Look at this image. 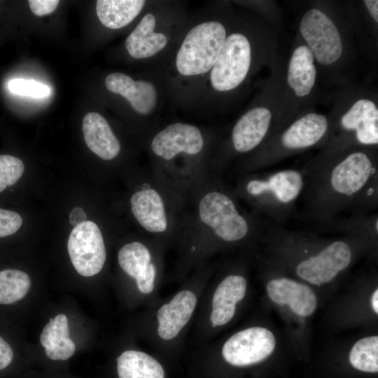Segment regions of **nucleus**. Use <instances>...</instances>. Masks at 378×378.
<instances>
[{"mask_svg": "<svg viewBox=\"0 0 378 378\" xmlns=\"http://www.w3.org/2000/svg\"><path fill=\"white\" fill-rule=\"evenodd\" d=\"M305 176L303 216L323 226L342 213L370 214L378 206V163L373 152L349 149L316 159Z\"/></svg>", "mask_w": 378, "mask_h": 378, "instance_id": "nucleus-1", "label": "nucleus"}, {"mask_svg": "<svg viewBox=\"0 0 378 378\" xmlns=\"http://www.w3.org/2000/svg\"><path fill=\"white\" fill-rule=\"evenodd\" d=\"M24 170L22 161L10 155H0V192L15 184Z\"/></svg>", "mask_w": 378, "mask_h": 378, "instance_id": "nucleus-29", "label": "nucleus"}, {"mask_svg": "<svg viewBox=\"0 0 378 378\" xmlns=\"http://www.w3.org/2000/svg\"><path fill=\"white\" fill-rule=\"evenodd\" d=\"M116 361L118 378H165L161 363L144 352L127 350Z\"/></svg>", "mask_w": 378, "mask_h": 378, "instance_id": "nucleus-23", "label": "nucleus"}, {"mask_svg": "<svg viewBox=\"0 0 378 378\" xmlns=\"http://www.w3.org/2000/svg\"><path fill=\"white\" fill-rule=\"evenodd\" d=\"M157 266L155 262L150 264L147 270L136 279L138 289L144 294L151 293L155 287Z\"/></svg>", "mask_w": 378, "mask_h": 378, "instance_id": "nucleus-33", "label": "nucleus"}, {"mask_svg": "<svg viewBox=\"0 0 378 378\" xmlns=\"http://www.w3.org/2000/svg\"><path fill=\"white\" fill-rule=\"evenodd\" d=\"M321 227L374 241L378 235V214H355L349 217L338 216Z\"/></svg>", "mask_w": 378, "mask_h": 378, "instance_id": "nucleus-24", "label": "nucleus"}, {"mask_svg": "<svg viewBox=\"0 0 378 378\" xmlns=\"http://www.w3.org/2000/svg\"><path fill=\"white\" fill-rule=\"evenodd\" d=\"M31 279L21 270L0 271V304H13L22 299L29 292Z\"/></svg>", "mask_w": 378, "mask_h": 378, "instance_id": "nucleus-26", "label": "nucleus"}, {"mask_svg": "<svg viewBox=\"0 0 378 378\" xmlns=\"http://www.w3.org/2000/svg\"><path fill=\"white\" fill-rule=\"evenodd\" d=\"M82 129L88 147L100 159L111 161L120 155L121 141L104 115L97 112L87 113Z\"/></svg>", "mask_w": 378, "mask_h": 378, "instance_id": "nucleus-17", "label": "nucleus"}, {"mask_svg": "<svg viewBox=\"0 0 378 378\" xmlns=\"http://www.w3.org/2000/svg\"><path fill=\"white\" fill-rule=\"evenodd\" d=\"M272 120V112L265 106H256L245 111L227 139H220L213 159L214 172L223 176L231 161L246 157L263 145L270 134Z\"/></svg>", "mask_w": 378, "mask_h": 378, "instance_id": "nucleus-11", "label": "nucleus"}, {"mask_svg": "<svg viewBox=\"0 0 378 378\" xmlns=\"http://www.w3.org/2000/svg\"><path fill=\"white\" fill-rule=\"evenodd\" d=\"M69 335L68 318L65 314H59L50 318L40 335V342L48 358L66 360L74 355L76 345Z\"/></svg>", "mask_w": 378, "mask_h": 378, "instance_id": "nucleus-21", "label": "nucleus"}, {"mask_svg": "<svg viewBox=\"0 0 378 378\" xmlns=\"http://www.w3.org/2000/svg\"><path fill=\"white\" fill-rule=\"evenodd\" d=\"M223 8L209 6L190 14L171 53L158 69L173 109L196 111L203 83L230 29Z\"/></svg>", "mask_w": 378, "mask_h": 378, "instance_id": "nucleus-2", "label": "nucleus"}, {"mask_svg": "<svg viewBox=\"0 0 378 378\" xmlns=\"http://www.w3.org/2000/svg\"><path fill=\"white\" fill-rule=\"evenodd\" d=\"M130 205L135 221L149 235L160 239L178 237L185 206L149 168L138 176Z\"/></svg>", "mask_w": 378, "mask_h": 378, "instance_id": "nucleus-9", "label": "nucleus"}, {"mask_svg": "<svg viewBox=\"0 0 378 378\" xmlns=\"http://www.w3.org/2000/svg\"><path fill=\"white\" fill-rule=\"evenodd\" d=\"M329 122L326 117L309 113L295 120L277 136L279 148L288 154L307 149L327 137Z\"/></svg>", "mask_w": 378, "mask_h": 378, "instance_id": "nucleus-15", "label": "nucleus"}, {"mask_svg": "<svg viewBox=\"0 0 378 378\" xmlns=\"http://www.w3.org/2000/svg\"><path fill=\"white\" fill-rule=\"evenodd\" d=\"M288 304L296 314L301 316H309L314 312L316 308L317 298L309 286L298 283Z\"/></svg>", "mask_w": 378, "mask_h": 378, "instance_id": "nucleus-28", "label": "nucleus"}, {"mask_svg": "<svg viewBox=\"0 0 378 378\" xmlns=\"http://www.w3.org/2000/svg\"><path fill=\"white\" fill-rule=\"evenodd\" d=\"M220 141L207 126L183 120L164 122L141 141L149 169L183 204L211 175L213 159Z\"/></svg>", "mask_w": 378, "mask_h": 378, "instance_id": "nucleus-3", "label": "nucleus"}, {"mask_svg": "<svg viewBox=\"0 0 378 378\" xmlns=\"http://www.w3.org/2000/svg\"><path fill=\"white\" fill-rule=\"evenodd\" d=\"M351 365L362 372H378V336H370L357 341L349 353Z\"/></svg>", "mask_w": 378, "mask_h": 378, "instance_id": "nucleus-27", "label": "nucleus"}, {"mask_svg": "<svg viewBox=\"0 0 378 378\" xmlns=\"http://www.w3.org/2000/svg\"><path fill=\"white\" fill-rule=\"evenodd\" d=\"M300 31L314 57L323 65H330L340 57L342 43L333 21L323 11L312 8L303 15Z\"/></svg>", "mask_w": 378, "mask_h": 378, "instance_id": "nucleus-13", "label": "nucleus"}, {"mask_svg": "<svg viewBox=\"0 0 378 378\" xmlns=\"http://www.w3.org/2000/svg\"><path fill=\"white\" fill-rule=\"evenodd\" d=\"M371 305L374 312L378 313V290L376 289L371 297Z\"/></svg>", "mask_w": 378, "mask_h": 378, "instance_id": "nucleus-38", "label": "nucleus"}, {"mask_svg": "<svg viewBox=\"0 0 378 378\" xmlns=\"http://www.w3.org/2000/svg\"><path fill=\"white\" fill-rule=\"evenodd\" d=\"M152 251L144 242L135 240L124 244L118 254L120 268L136 279L153 261Z\"/></svg>", "mask_w": 378, "mask_h": 378, "instance_id": "nucleus-25", "label": "nucleus"}, {"mask_svg": "<svg viewBox=\"0 0 378 378\" xmlns=\"http://www.w3.org/2000/svg\"><path fill=\"white\" fill-rule=\"evenodd\" d=\"M316 77L314 57L311 50L304 45L297 47L291 55L288 68L289 86L296 96L305 97L312 91Z\"/></svg>", "mask_w": 378, "mask_h": 378, "instance_id": "nucleus-22", "label": "nucleus"}, {"mask_svg": "<svg viewBox=\"0 0 378 378\" xmlns=\"http://www.w3.org/2000/svg\"><path fill=\"white\" fill-rule=\"evenodd\" d=\"M286 236L300 247L305 256L295 262L294 270L300 279L311 284L320 286L330 283L337 274L340 265L344 260L352 243V238L330 240L320 243L316 239L304 237L303 234L283 227Z\"/></svg>", "mask_w": 378, "mask_h": 378, "instance_id": "nucleus-10", "label": "nucleus"}, {"mask_svg": "<svg viewBox=\"0 0 378 378\" xmlns=\"http://www.w3.org/2000/svg\"><path fill=\"white\" fill-rule=\"evenodd\" d=\"M340 125L345 136H351L358 144L363 146L378 144V109L372 101L368 99L356 101L342 116Z\"/></svg>", "mask_w": 378, "mask_h": 378, "instance_id": "nucleus-16", "label": "nucleus"}, {"mask_svg": "<svg viewBox=\"0 0 378 378\" xmlns=\"http://www.w3.org/2000/svg\"><path fill=\"white\" fill-rule=\"evenodd\" d=\"M267 228L259 214L240 206L223 176L213 174L187 201L178 237L195 254L209 246L248 241Z\"/></svg>", "mask_w": 378, "mask_h": 378, "instance_id": "nucleus-4", "label": "nucleus"}, {"mask_svg": "<svg viewBox=\"0 0 378 378\" xmlns=\"http://www.w3.org/2000/svg\"><path fill=\"white\" fill-rule=\"evenodd\" d=\"M190 13L180 0H150L124 42L130 59L158 69L183 32Z\"/></svg>", "mask_w": 378, "mask_h": 378, "instance_id": "nucleus-5", "label": "nucleus"}, {"mask_svg": "<svg viewBox=\"0 0 378 378\" xmlns=\"http://www.w3.org/2000/svg\"><path fill=\"white\" fill-rule=\"evenodd\" d=\"M67 249L71 263L83 276L99 273L106 260V251L102 232L97 223L86 220L71 230Z\"/></svg>", "mask_w": 378, "mask_h": 378, "instance_id": "nucleus-12", "label": "nucleus"}, {"mask_svg": "<svg viewBox=\"0 0 378 378\" xmlns=\"http://www.w3.org/2000/svg\"><path fill=\"white\" fill-rule=\"evenodd\" d=\"M276 340L273 333L262 327H252L232 335L224 344L222 355L225 360L237 367L258 363L274 350Z\"/></svg>", "mask_w": 378, "mask_h": 378, "instance_id": "nucleus-14", "label": "nucleus"}, {"mask_svg": "<svg viewBox=\"0 0 378 378\" xmlns=\"http://www.w3.org/2000/svg\"><path fill=\"white\" fill-rule=\"evenodd\" d=\"M150 0H98L96 13L101 24L109 30H120L136 22Z\"/></svg>", "mask_w": 378, "mask_h": 378, "instance_id": "nucleus-20", "label": "nucleus"}, {"mask_svg": "<svg viewBox=\"0 0 378 378\" xmlns=\"http://www.w3.org/2000/svg\"><path fill=\"white\" fill-rule=\"evenodd\" d=\"M22 224V219L18 213L0 209V237L14 234Z\"/></svg>", "mask_w": 378, "mask_h": 378, "instance_id": "nucleus-32", "label": "nucleus"}, {"mask_svg": "<svg viewBox=\"0 0 378 378\" xmlns=\"http://www.w3.org/2000/svg\"><path fill=\"white\" fill-rule=\"evenodd\" d=\"M241 29H230L217 59L207 75L196 111L207 114L218 109L225 97L246 82L253 66V46Z\"/></svg>", "mask_w": 378, "mask_h": 378, "instance_id": "nucleus-7", "label": "nucleus"}, {"mask_svg": "<svg viewBox=\"0 0 378 378\" xmlns=\"http://www.w3.org/2000/svg\"><path fill=\"white\" fill-rule=\"evenodd\" d=\"M196 304L197 298L192 292L182 290L160 307L157 313L159 336L165 340L176 337L189 321Z\"/></svg>", "mask_w": 378, "mask_h": 378, "instance_id": "nucleus-18", "label": "nucleus"}, {"mask_svg": "<svg viewBox=\"0 0 378 378\" xmlns=\"http://www.w3.org/2000/svg\"><path fill=\"white\" fill-rule=\"evenodd\" d=\"M246 279L240 274H229L218 285L212 298L210 320L213 327L228 323L234 316L236 304L245 296Z\"/></svg>", "mask_w": 378, "mask_h": 378, "instance_id": "nucleus-19", "label": "nucleus"}, {"mask_svg": "<svg viewBox=\"0 0 378 378\" xmlns=\"http://www.w3.org/2000/svg\"><path fill=\"white\" fill-rule=\"evenodd\" d=\"M298 283L287 277L272 279L267 285V295L272 301L277 304H288Z\"/></svg>", "mask_w": 378, "mask_h": 378, "instance_id": "nucleus-30", "label": "nucleus"}, {"mask_svg": "<svg viewBox=\"0 0 378 378\" xmlns=\"http://www.w3.org/2000/svg\"><path fill=\"white\" fill-rule=\"evenodd\" d=\"M31 10L37 16H43L52 13L57 7L58 0H29Z\"/></svg>", "mask_w": 378, "mask_h": 378, "instance_id": "nucleus-34", "label": "nucleus"}, {"mask_svg": "<svg viewBox=\"0 0 378 378\" xmlns=\"http://www.w3.org/2000/svg\"><path fill=\"white\" fill-rule=\"evenodd\" d=\"M13 358L11 346L0 336V370L8 367Z\"/></svg>", "mask_w": 378, "mask_h": 378, "instance_id": "nucleus-35", "label": "nucleus"}, {"mask_svg": "<svg viewBox=\"0 0 378 378\" xmlns=\"http://www.w3.org/2000/svg\"><path fill=\"white\" fill-rule=\"evenodd\" d=\"M304 186L302 169H285L239 176L230 188L238 200L245 202L253 211L281 226L294 212Z\"/></svg>", "mask_w": 378, "mask_h": 378, "instance_id": "nucleus-6", "label": "nucleus"}, {"mask_svg": "<svg viewBox=\"0 0 378 378\" xmlns=\"http://www.w3.org/2000/svg\"><path fill=\"white\" fill-rule=\"evenodd\" d=\"M8 88L13 94L41 98L50 93V88L43 83L23 78H15L8 83Z\"/></svg>", "mask_w": 378, "mask_h": 378, "instance_id": "nucleus-31", "label": "nucleus"}, {"mask_svg": "<svg viewBox=\"0 0 378 378\" xmlns=\"http://www.w3.org/2000/svg\"><path fill=\"white\" fill-rule=\"evenodd\" d=\"M364 4L369 11L371 17L377 23L378 22V1L365 0Z\"/></svg>", "mask_w": 378, "mask_h": 378, "instance_id": "nucleus-37", "label": "nucleus"}, {"mask_svg": "<svg viewBox=\"0 0 378 378\" xmlns=\"http://www.w3.org/2000/svg\"><path fill=\"white\" fill-rule=\"evenodd\" d=\"M104 83L108 93L125 102L134 118L141 142L164 122L162 113L169 104L164 81L158 69H146L136 77L112 72L106 76Z\"/></svg>", "mask_w": 378, "mask_h": 378, "instance_id": "nucleus-8", "label": "nucleus"}, {"mask_svg": "<svg viewBox=\"0 0 378 378\" xmlns=\"http://www.w3.org/2000/svg\"><path fill=\"white\" fill-rule=\"evenodd\" d=\"M87 215L80 207H76L69 214V222L74 227L86 221Z\"/></svg>", "mask_w": 378, "mask_h": 378, "instance_id": "nucleus-36", "label": "nucleus"}]
</instances>
